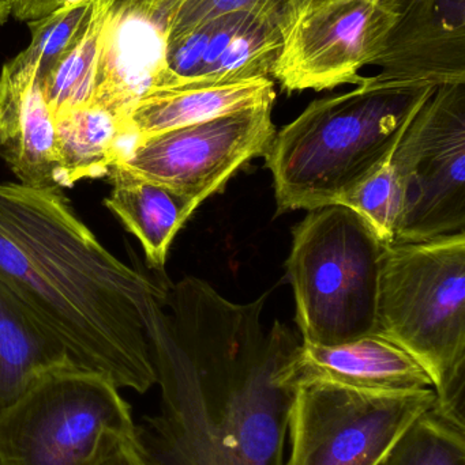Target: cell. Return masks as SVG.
Masks as SVG:
<instances>
[{
	"mask_svg": "<svg viewBox=\"0 0 465 465\" xmlns=\"http://www.w3.org/2000/svg\"><path fill=\"white\" fill-rule=\"evenodd\" d=\"M109 7L108 0H95L92 16L84 33L40 84L55 117L93 103Z\"/></svg>",
	"mask_w": 465,
	"mask_h": 465,
	"instance_id": "19",
	"label": "cell"
},
{
	"mask_svg": "<svg viewBox=\"0 0 465 465\" xmlns=\"http://www.w3.org/2000/svg\"><path fill=\"white\" fill-rule=\"evenodd\" d=\"M11 15L18 21L32 22L62 7L59 0H10Z\"/></svg>",
	"mask_w": 465,
	"mask_h": 465,
	"instance_id": "25",
	"label": "cell"
},
{
	"mask_svg": "<svg viewBox=\"0 0 465 465\" xmlns=\"http://www.w3.org/2000/svg\"><path fill=\"white\" fill-rule=\"evenodd\" d=\"M388 246L365 218L343 204L311 210L294 229L287 265L303 341L338 346L377 332Z\"/></svg>",
	"mask_w": 465,
	"mask_h": 465,
	"instance_id": "5",
	"label": "cell"
},
{
	"mask_svg": "<svg viewBox=\"0 0 465 465\" xmlns=\"http://www.w3.org/2000/svg\"><path fill=\"white\" fill-rule=\"evenodd\" d=\"M95 465H158L139 437V431L133 436L115 439L104 450Z\"/></svg>",
	"mask_w": 465,
	"mask_h": 465,
	"instance_id": "24",
	"label": "cell"
},
{
	"mask_svg": "<svg viewBox=\"0 0 465 465\" xmlns=\"http://www.w3.org/2000/svg\"><path fill=\"white\" fill-rule=\"evenodd\" d=\"M76 366L63 344L0 279V410L41 377Z\"/></svg>",
	"mask_w": 465,
	"mask_h": 465,
	"instance_id": "17",
	"label": "cell"
},
{
	"mask_svg": "<svg viewBox=\"0 0 465 465\" xmlns=\"http://www.w3.org/2000/svg\"><path fill=\"white\" fill-rule=\"evenodd\" d=\"M283 382L292 390L311 382L363 392L433 390L425 369L409 352L379 333L338 346L302 341L284 368Z\"/></svg>",
	"mask_w": 465,
	"mask_h": 465,
	"instance_id": "13",
	"label": "cell"
},
{
	"mask_svg": "<svg viewBox=\"0 0 465 465\" xmlns=\"http://www.w3.org/2000/svg\"><path fill=\"white\" fill-rule=\"evenodd\" d=\"M272 78L232 84H186L150 90L131 109L127 125L136 136L205 122L259 104L275 103Z\"/></svg>",
	"mask_w": 465,
	"mask_h": 465,
	"instance_id": "15",
	"label": "cell"
},
{
	"mask_svg": "<svg viewBox=\"0 0 465 465\" xmlns=\"http://www.w3.org/2000/svg\"><path fill=\"white\" fill-rule=\"evenodd\" d=\"M106 177L112 191L104 203L138 238L149 267L163 270L175 235L198 204L166 185L117 166Z\"/></svg>",
	"mask_w": 465,
	"mask_h": 465,
	"instance_id": "16",
	"label": "cell"
},
{
	"mask_svg": "<svg viewBox=\"0 0 465 465\" xmlns=\"http://www.w3.org/2000/svg\"><path fill=\"white\" fill-rule=\"evenodd\" d=\"M281 40L278 22L250 11L196 22L167 35L163 74L152 90L272 78Z\"/></svg>",
	"mask_w": 465,
	"mask_h": 465,
	"instance_id": "11",
	"label": "cell"
},
{
	"mask_svg": "<svg viewBox=\"0 0 465 465\" xmlns=\"http://www.w3.org/2000/svg\"><path fill=\"white\" fill-rule=\"evenodd\" d=\"M95 2L63 5L54 13L27 22L32 40L29 45L10 60L22 70L33 71L38 84L51 73L59 60L73 48L79 35L89 24Z\"/></svg>",
	"mask_w": 465,
	"mask_h": 465,
	"instance_id": "21",
	"label": "cell"
},
{
	"mask_svg": "<svg viewBox=\"0 0 465 465\" xmlns=\"http://www.w3.org/2000/svg\"><path fill=\"white\" fill-rule=\"evenodd\" d=\"M396 18L389 0H329L295 11L281 26L272 78L286 92L360 84Z\"/></svg>",
	"mask_w": 465,
	"mask_h": 465,
	"instance_id": "10",
	"label": "cell"
},
{
	"mask_svg": "<svg viewBox=\"0 0 465 465\" xmlns=\"http://www.w3.org/2000/svg\"><path fill=\"white\" fill-rule=\"evenodd\" d=\"M339 204L365 218L379 237L387 245H392L400 214L401 191L390 161Z\"/></svg>",
	"mask_w": 465,
	"mask_h": 465,
	"instance_id": "23",
	"label": "cell"
},
{
	"mask_svg": "<svg viewBox=\"0 0 465 465\" xmlns=\"http://www.w3.org/2000/svg\"><path fill=\"white\" fill-rule=\"evenodd\" d=\"M55 125L62 188L108 176L138 138L127 120L95 103L59 114Z\"/></svg>",
	"mask_w": 465,
	"mask_h": 465,
	"instance_id": "18",
	"label": "cell"
},
{
	"mask_svg": "<svg viewBox=\"0 0 465 465\" xmlns=\"http://www.w3.org/2000/svg\"><path fill=\"white\" fill-rule=\"evenodd\" d=\"M322 2H329V0H287L286 18H284V21H286L287 16L291 15L295 11L308 7V5H318V3Z\"/></svg>",
	"mask_w": 465,
	"mask_h": 465,
	"instance_id": "26",
	"label": "cell"
},
{
	"mask_svg": "<svg viewBox=\"0 0 465 465\" xmlns=\"http://www.w3.org/2000/svg\"><path fill=\"white\" fill-rule=\"evenodd\" d=\"M267 297L235 303L185 278L150 302L161 406L138 431L158 465H283L295 393L283 371L302 338L265 328Z\"/></svg>",
	"mask_w": 465,
	"mask_h": 465,
	"instance_id": "1",
	"label": "cell"
},
{
	"mask_svg": "<svg viewBox=\"0 0 465 465\" xmlns=\"http://www.w3.org/2000/svg\"><path fill=\"white\" fill-rule=\"evenodd\" d=\"M436 89L363 76L351 92L313 101L276 133L265 154L278 214L340 203L389 163Z\"/></svg>",
	"mask_w": 465,
	"mask_h": 465,
	"instance_id": "3",
	"label": "cell"
},
{
	"mask_svg": "<svg viewBox=\"0 0 465 465\" xmlns=\"http://www.w3.org/2000/svg\"><path fill=\"white\" fill-rule=\"evenodd\" d=\"M437 404L433 390L379 393L311 382L295 390L283 465H385Z\"/></svg>",
	"mask_w": 465,
	"mask_h": 465,
	"instance_id": "7",
	"label": "cell"
},
{
	"mask_svg": "<svg viewBox=\"0 0 465 465\" xmlns=\"http://www.w3.org/2000/svg\"><path fill=\"white\" fill-rule=\"evenodd\" d=\"M0 279L76 368L117 390L157 384L147 309L167 286L106 251L62 191L0 183Z\"/></svg>",
	"mask_w": 465,
	"mask_h": 465,
	"instance_id": "2",
	"label": "cell"
},
{
	"mask_svg": "<svg viewBox=\"0 0 465 465\" xmlns=\"http://www.w3.org/2000/svg\"><path fill=\"white\" fill-rule=\"evenodd\" d=\"M396 18L376 76L440 87L465 84V0H389Z\"/></svg>",
	"mask_w": 465,
	"mask_h": 465,
	"instance_id": "12",
	"label": "cell"
},
{
	"mask_svg": "<svg viewBox=\"0 0 465 465\" xmlns=\"http://www.w3.org/2000/svg\"><path fill=\"white\" fill-rule=\"evenodd\" d=\"M60 5H84V3H92L95 0H59Z\"/></svg>",
	"mask_w": 465,
	"mask_h": 465,
	"instance_id": "28",
	"label": "cell"
},
{
	"mask_svg": "<svg viewBox=\"0 0 465 465\" xmlns=\"http://www.w3.org/2000/svg\"><path fill=\"white\" fill-rule=\"evenodd\" d=\"M108 2H111V5H112V2H114V0H108Z\"/></svg>",
	"mask_w": 465,
	"mask_h": 465,
	"instance_id": "29",
	"label": "cell"
},
{
	"mask_svg": "<svg viewBox=\"0 0 465 465\" xmlns=\"http://www.w3.org/2000/svg\"><path fill=\"white\" fill-rule=\"evenodd\" d=\"M385 465H465V426L434 407L415 420Z\"/></svg>",
	"mask_w": 465,
	"mask_h": 465,
	"instance_id": "22",
	"label": "cell"
},
{
	"mask_svg": "<svg viewBox=\"0 0 465 465\" xmlns=\"http://www.w3.org/2000/svg\"><path fill=\"white\" fill-rule=\"evenodd\" d=\"M115 11L126 21L167 35L232 11H250L283 26L287 0H114Z\"/></svg>",
	"mask_w": 465,
	"mask_h": 465,
	"instance_id": "20",
	"label": "cell"
},
{
	"mask_svg": "<svg viewBox=\"0 0 465 465\" xmlns=\"http://www.w3.org/2000/svg\"><path fill=\"white\" fill-rule=\"evenodd\" d=\"M401 191L393 243L464 232L465 84L437 87L390 158Z\"/></svg>",
	"mask_w": 465,
	"mask_h": 465,
	"instance_id": "8",
	"label": "cell"
},
{
	"mask_svg": "<svg viewBox=\"0 0 465 465\" xmlns=\"http://www.w3.org/2000/svg\"><path fill=\"white\" fill-rule=\"evenodd\" d=\"M136 431L112 382L68 366L0 410V465H95L115 439Z\"/></svg>",
	"mask_w": 465,
	"mask_h": 465,
	"instance_id": "6",
	"label": "cell"
},
{
	"mask_svg": "<svg viewBox=\"0 0 465 465\" xmlns=\"http://www.w3.org/2000/svg\"><path fill=\"white\" fill-rule=\"evenodd\" d=\"M273 103L138 136L117 168L201 204L248 161L265 157L276 135Z\"/></svg>",
	"mask_w": 465,
	"mask_h": 465,
	"instance_id": "9",
	"label": "cell"
},
{
	"mask_svg": "<svg viewBox=\"0 0 465 465\" xmlns=\"http://www.w3.org/2000/svg\"><path fill=\"white\" fill-rule=\"evenodd\" d=\"M0 158L19 184L62 190L54 114L35 74L8 62L0 74Z\"/></svg>",
	"mask_w": 465,
	"mask_h": 465,
	"instance_id": "14",
	"label": "cell"
},
{
	"mask_svg": "<svg viewBox=\"0 0 465 465\" xmlns=\"http://www.w3.org/2000/svg\"><path fill=\"white\" fill-rule=\"evenodd\" d=\"M11 15L10 0H0V26L7 22Z\"/></svg>",
	"mask_w": 465,
	"mask_h": 465,
	"instance_id": "27",
	"label": "cell"
},
{
	"mask_svg": "<svg viewBox=\"0 0 465 465\" xmlns=\"http://www.w3.org/2000/svg\"><path fill=\"white\" fill-rule=\"evenodd\" d=\"M430 377L437 412L465 426V232L392 243L382 259L377 332Z\"/></svg>",
	"mask_w": 465,
	"mask_h": 465,
	"instance_id": "4",
	"label": "cell"
}]
</instances>
